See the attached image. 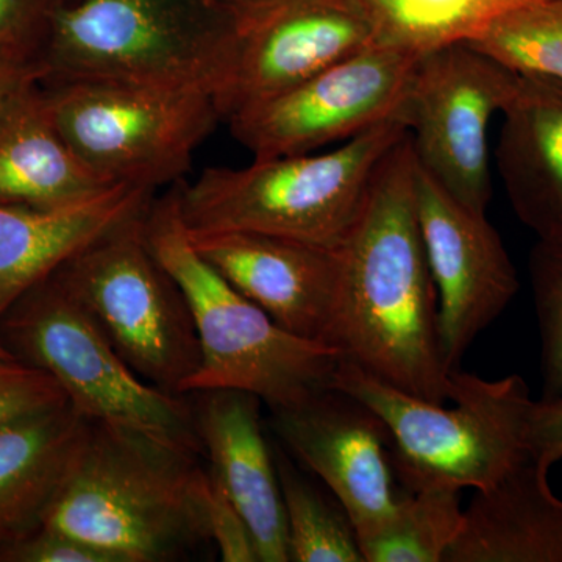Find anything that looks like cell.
<instances>
[{"mask_svg": "<svg viewBox=\"0 0 562 562\" xmlns=\"http://www.w3.org/2000/svg\"><path fill=\"white\" fill-rule=\"evenodd\" d=\"M44 92L63 138L113 184L179 183L222 122L214 95L199 88L72 81Z\"/></svg>", "mask_w": 562, "mask_h": 562, "instance_id": "cell-8", "label": "cell"}, {"mask_svg": "<svg viewBox=\"0 0 562 562\" xmlns=\"http://www.w3.org/2000/svg\"><path fill=\"white\" fill-rule=\"evenodd\" d=\"M13 351L9 349L2 341H0V361H16Z\"/></svg>", "mask_w": 562, "mask_h": 562, "instance_id": "cell-33", "label": "cell"}, {"mask_svg": "<svg viewBox=\"0 0 562 562\" xmlns=\"http://www.w3.org/2000/svg\"><path fill=\"white\" fill-rule=\"evenodd\" d=\"M272 424L290 452L338 498L358 539L390 519L401 498L390 436L368 406L327 387L301 405L272 409Z\"/></svg>", "mask_w": 562, "mask_h": 562, "instance_id": "cell-14", "label": "cell"}, {"mask_svg": "<svg viewBox=\"0 0 562 562\" xmlns=\"http://www.w3.org/2000/svg\"><path fill=\"white\" fill-rule=\"evenodd\" d=\"M44 70L35 55H0V116L22 91L43 83Z\"/></svg>", "mask_w": 562, "mask_h": 562, "instance_id": "cell-32", "label": "cell"}, {"mask_svg": "<svg viewBox=\"0 0 562 562\" xmlns=\"http://www.w3.org/2000/svg\"><path fill=\"white\" fill-rule=\"evenodd\" d=\"M41 83L0 116V206L66 205L113 187L63 138Z\"/></svg>", "mask_w": 562, "mask_h": 562, "instance_id": "cell-21", "label": "cell"}, {"mask_svg": "<svg viewBox=\"0 0 562 562\" xmlns=\"http://www.w3.org/2000/svg\"><path fill=\"white\" fill-rule=\"evenodd\" d=\"M530 276L542 342V398L562 397V236L538 239Z\"/></svg>", "mask_w": 562, "mask_h": 562, "instance_id": "cell-26", "label": "cell"}, {"mask_svg": "<svg viewBox=\"0 0 562 562\" xmlns=\"http://www.w3.org/2000/svg\"><path fill=\"white\" fill-rule=\"evenodd\" d=\"M468 43L519 76L562 85V0H535L506 11Z\"/></svg>", "mask_w": 562, "mask_h": 562, "instance_id": "cell-25", "label": "cell"}, {"mask_svg": "<svg viewBox=\"0 0 562 562\" xmlns=\"http://www.w3.org/2000/svg\"><path fill=\"white\" fill-rule=\"evenodd\" d=\"M276 464L291 561L364 562L357 531L346 512L325 501L284 454H277Z\"/></svg>", "mask_w": 562, "mask_h": 562, "instance_id": "cell-24", "label": "cell"}, {"mask_svg": "<svg viewBox=\"0 0 562 562\" xmlns=\"http://www.w3.org/2000/svg\"><path fill=\"white\" fill-rule=\"evenodd\" d=\"M460 491L425 487L398 498L390 519L358 539L364 562H443L462 525Z\"/></svg>", "mask_w": 562, "mask_h": 562, "instance_id": "cell-23", "label": "cell"}, {"mask_svg": "<svg viewBox=\"0 0 562 562\" xmlns=\"http://www.w3.org/2000/svg\"><path fill=\"white\" fill-rule=\"evenodd\" d=\"M90 424L68 401L0 427V552L43 527Z\"/></svg>", "mask_w": 562, "mask_h": 562, "instance_id": "cell-20", "label": "cell"}, {"mask_svg": "<svg viewBox=\"0 0 562 562\" xmlns=\"http://www.w3.org/2000/svg\"><path fill=\"white\" fill-rule=\"evenodd\" d=\"M443 562H562V501L550 490L549 469L528 457L475 491Z\"/></svg>", "mask_w": 562, "mask_h": 562, "instance_id": "cell-19", "label": "cell"}, {"mask_svg": "<svg viewBox=\"0 0 562 562\" xmlns=\"http://www.w3.org/2000/svg\"><path fill=\"white\" fill-rule=\"evenodd\" d=\"M422 55L372 44L235 114L228 128L254 158H276L342 144L386 122L406 124V102Z\"/></svg>", "mask_w": 562, "mask_h": 562, "instance_id": "cell-11", "label": "cell"}, {"mask_svg": "<svg viewBox=\"0 0 562 562\" xmlns=\"http://www.w3.org/2000/svg\"><path fill=\"white\" fill-rule=\"evenodd\" d=\"M408 133L391 121L325 154L254 158L246 168H209L181 180L190 232H251L339 249L360 217L373 176Z\"/></svg>", "mask_w": 562, "mask_h": 562, "instance_id": "cell-4", "label": "cell"}, {"mask_svg": "<svg viewBox=\"0 0 562 562\" xmlns=\"http://www.w3.org/2000/svg\"><path fill=\"white\" fill-rule=\"evenodd\" d=\"M68 0H0V55L40 57L55 14Z\"/></svg>", "mask_w": 562, "mask_h": 562, "instance_id": "cell-29", "label": "cell"}, {"mask_svg": "<svg viewBox=\"0 0 562 562\" xmlns=\"http://www.w3.org/2000/svg\"><path fill=\"white\" fill-rule=\"evenodd\" d=\"M190 236L195 250L283 330L327 344L341 284V250L251 232Z\"/></svg>", "mask_w": 562, "mask_h": 562, "instance_id": "cell-15", "label": "cell"}, {"mask_svg": "<svg viewBox=\"0 0 562 562\" xmlns=\"http://www.w3.org/2000/svg\"><path fill=\"white\" fill-rule=\"evenodd\" d=\"M331 387L383 422L392 468L408 492L490 490L530 457L527 431L535 401L522 376L484 380L457 369L449 401L453 406H446L406 394L341 360Z\"/></svg>", "mask_w": 562, "mask_h": 562, "instance_id": "cell-5", "label": "cell"}, {"mask_svg": "<svg viewBox=\"0 0 562 562\" xmlns=\"http://www.w3.org/2000/svg\"><path fill=\"white\" fill-rule=\"evenodd\" d=\"M0 321L3 344L14 357L50 375L88 420L138 432L192 457L205 453L194 406L184 395L140 379L57 273Z\"/></svg>", "mask_w": 562, "mask_h": 562, "instance_id": "cell-7", "label": "cell"}, {"mask_svg": "<svg viewBox=\"0 0 562 562\" xmlns=\"http://www.w3.org/2000/svg\"><path fill=\"white\" fill-rule=\"evenodd\" d=\"M155 192L143 184L116 183L49 209L0 206V319L80 251L146 213Z\"/></svg>", "mask_w": 562, "mask_h": 562, "instance_id": "cell-16", "label": "cell"}, {"mask_svg": "<svg viewBox=\"0 0 562 562\" xmlns=\"http://www.w3.org/2000/svg\"><path fill=\"white\" fill-rule=\"evenodd\" d=\"M519 74L468 41L425 52L405 121L417 165L462 205L486 213L492 198L490 127Z\"/></svg>", "mask_w": 562, "mask_h": 562, "instance_id": "cell-10", "label": "cell"}, {"mask_svg": "<svg viewBox=\"0 0 562 562\" xmlns=\"http://www.w3.org/2000/svg\"><path fill=\"white\" fill-rule=\"evenodd\" d=\"M144 236L183 292L201 344V368L183 395L244 391L281 409L331 387L339 351L283 330L195 250L177 183L161 198L155 195L144 214Z\"/></svg>", "mask_w": 562, "mask_h": 562, "instance_id": "cell-3", "label": "cell"}, {"mask_svg": "<svg viewBox=\"0 0 562 562\" xmlns=\"http://www.w3.org/2000/svg\"><path fill=\"white\" fill-rule=\"evenodd\" d=\"M0 562H116L111 554L66 532L40 527L0 552Z\"/></svg>", "mask_w": 562, "mask_h": 562, "instance_id": "cell-30", "label": "cell"}, {"mask_svg": "<svg viewBox=\"0 0 562 562\" xmlns=\"http://www.w3.org/2000/svg\"><path fill=\"white\" fill-rule=\"evenodd\" d=\"M228 54L231 20L211 0H79L55 14L40 61L49 85H150L216 95Z\"/></svg>", "mask_w": 562, "mask_h": 562, "instance_id": "cell-6", "label": "cell"}, {"mask_svg": "<svg viewBox=\"0 0 562 562\" xmlns=\"http://www.w3.org/2000/svg\"><path fill=\"white\" fill-rule=\"evenodd\" d=\"M144 214L55 273L140 379L183 395L201 368V344L183 292L146 241Z\"/></svg>", "mask_w": 562, "mask_h": 562, "instance_id": "cell-9", "label": "cell"}, {"mask_svg": "<svg viewBox=\"0 0 562 562\" xmlns=\"http://www.w3.org/2000/svg\"><path fill=\"white\" fill-rule=\"evenodd\" d=\"M409 132L380 162L341 250L328 346L341 360L414 397L447 403L452 372L438 331V292L417 220Z\"/></svg>", "mask_w": 562, "mask_h": 562, "instance_id": "cell-1", "label": "cell"}, {"mask_svg": "<svg viewBox=\"0 0 562 562\" xmlns=\"http://www.w3.org/2000/svg\"><path fill=\"white\" fill-rule=\"evenodd\" d=\"M217 5L238 0H211ZM368 25L379 46L425 54L472 41L506 11L535 0H319Z\"/></svg>", "mask_w": 562, "mask_h": 562, "instance_id": "cell-22", "label": "cell"}, {"mask_svg": "<svg viewBox=\"0 0 562 562\" xmlns=\"http://www.w3.org/2000/svg\"><path fill=\"white\" fill-rule=\"evenodd\" d=\"M63 402L68 397L46 372L20 360L0 361V427Z\"/></svg>", "mask_w": 562, "mask_h": 562, "instance_id": "cell-28", "label": "cell"}, {"mask_svg": "<svg viewBox=\"0 0 562 562\" xmlns=\"http://www.w3.org/2000/svg\"><path fill=\"white\" fill-rule=\"evenodd\" d=\"M202 503L209 538L220 550L221 560L224 562L260 561L249 525L210 471H206V480L203 484Z\"/></svg>", "mask_w": 562, "mask_h": 562, "instance_id": "cell-27", "label": "cell"}, {"mask_svg": "<svg viewBox=\"0 0 562 562\" xmlns=\"http://www.w3.org/2000/svg\"><path fill=\"white\" fill-rule=\"evenodd\" d=\"M198 457L146 436L91 422L44 527L116 562L173 561L210 541Z\"/></svg>", "mask_w": 562, "mask_h": 562, "instance_id": "cell-2", "label": "cell"}, {"mask_svg": "<svg viewBox=\"0 0 562 562\" xmlns=\"http://www.w3.org/2000/svg\"><path fill=\"white\" fill-rule=\"evenodd\" d=\"M231 54L216 99L222 122L376 44L368 25L319 0L225 3Z\"/></svg>", "mask_w": 562, "mask_h": 562, "instance_id": "cell-12", "label": "cell"}, {"mask_svg": "<svg viewBox=\"0 0 562 562\" xmlns=\"http://www.w3.org/2000/svg\"><path fill=\"white\" fill-rule=\"evenodd\" d=\"M417 220L436 292L439 346L450 372L519 291L508 250L486 213L462 205L417 165Z\"/></svg>", "mask_w": 562, "mask_h": 562, "instance_id": "cell-13", "label": "cell"}, {"mask_svg": "<svg viewBox=\"0 0 562 562\" xmlns=\"http://www.w3.org/2000/svg\"><path fill=\"white\" fill-rule=\"evenodd\" d=\"M527 449L532 460L549 471L562 460V397L532 402Z\"/></svg>", "mask_w": 562, "mask_h": 562, "instance_id": "cell-31", "label": "cell"}, {"mask_svg": "<svg viewBox=\"0 0 562 562\" xmlns=\"http://www.w3.org/2000/svg\"><path fill=\"white\" fill-rule=\"evenodd\" d=\"M502 116L495 162L514 213L538 239L562 236V85L519 76Z\"/></svg>", "mask_w": 562, "mask_h": 562, "instance_id": "cell-18", "label": "cell"}, {"mask_svg": "<svg viewBox=\"0 0 562 562\" xmlns=\"http://www.w3.org/2000/svg\"><path fill=\"white\" fill-rule=\"evenodd\" d=\"M198 395L192 406L209 471L249 525L260 561L290 562L279 472L262 435L260 398L236 390Z\"/></svg>", "mask_w": 562, "mask_h": 562, "instance_id": "cell-17", "label": "cell"}]
</instances>
